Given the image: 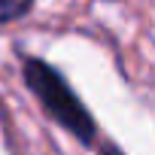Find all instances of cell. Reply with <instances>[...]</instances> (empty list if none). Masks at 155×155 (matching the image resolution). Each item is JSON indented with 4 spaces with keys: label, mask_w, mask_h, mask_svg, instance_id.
Listing matches in <instances>:
<instances>
[{
    "label": "cell",
    "mask_w": 155,
    "mask_h": 155,
    "mask_svg": "<svg viewBox=\"0 0 155 155\" xmlns=\"http://www.w3.org/2000/svg\"><path fill=\"white\" fill-rule=\"evenodd\" d=\"M25 82L37 94V101L43 104V110L64 131H70L76 140L85 143V146L94 143L97 125H94L91 113L85 110V104L79 101V94L70 88V82L52 64H46L43 58H25Z\"/></svg>",
    "instance_id": "6da1fadb"
},
{
    "label": "cell",
    "mask_w": 155,
    "mask_h": 155,
    "mask_svg": "<svg viewBox=\"0 0 155 155\" xmlns=\"http://www.w3.org/2000/svg\"><path fill=\"white\" fill-rule=\"evenodd\" d=\"M31 6H34V0H0V25L28 15Z\"/></svg>",
    "instance_id": "7a4b0ae2"
},
{
    "label": "cell",
    "mask_w": 155,
    "mask_h": 155,
    "mask_svg": "<svg viewBox=\"0 0 155 155\" xmlns=\"http://www.w3.org/2000/svg\"><path fill=\"white\" fill-rule=\"evenodd\" d=\"M104 155H122V152H116V149H104Z\"/></svg>",
    "instance_id": "3957f363"
}]
</instances>
